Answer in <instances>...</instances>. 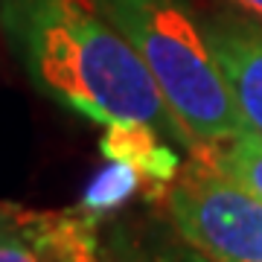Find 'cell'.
<instances>
[{"label": "cell", "mask_w": 262, "mask_h": 262, "mask_svg": "<svg viewBox=\"0 0 262 262\" xmlns=\"http://www.w3.org/2000/svg\"><path fill=\"white\" fill-rule=\"evenodd\" d=\"M32 82L88 120L140 122L187 149L149 67L94 0H3Z\"/></svg>", "instance_id": "obj_1"}, {"label": "cell", "mask_w": 262, "mask_h": 262, "mask_svg": "<svg viewBox=\"0 0 262 262\" xmlns=\"http://www.w3.org/2000/svg\"><path fill=\"white\" fill-rule=\"evenodd\" d=\"M149 67L187 149L195 155L245 131L204 24L184 0H94Z\"/></svg>", "instance_id": "obj_2"}, {"label": "cell", "mask_w": 262, "mask_h": 262, "mask_svg": "<svg viewBox=\"0 0 262 262\" xmlns=\"http://www.w3.org/2000/svg\"><path fill=\"white\" fill-rule=\"evenodd\" d=\"M169 219L207 262H262V198L195 160L169 184Z\"/></svg>", "instance_id": "obj_3"}, {"label": "cell", "mask_w": 262, "mask_h": 262, "mask_svg": "<svg viewBox=\"0 0 262 262\" xmlns=\"http://www.w3.org/2000/svg\"><path fill=\"white\" fill-rule=\"evenodd\" d=\"M204 32L242 114L245 128L262 134V24L219 18L204 24Z\"/></svg>", "instance_id": "obj_4"}, {"label": "cell", "mask_w": 262, "mask_h": 262, "mask_svg": "<svg viewBox=\"0 0 262 262\" xmlns=\"http://www.w3.org/2000/svg\"><path fill=\"white\" fill-rule=\"evenodd\" d=\"M29 245L41 262H99L96 219L79 207L73 213L15 210Z\"/></svg>", "instance_id": "obj_5"}, {"label": "cell", "mask_w": 262, "mask_h": 262, "mask_svg": "<svg viewBox=\"0 0 262 262\" xmlns=\"http://www.w3.org/2000/svg\"><path fill=\"white\" fill-rule=\"evenodd\" d=\"M160 131L140 125V122H122V125H108L102 137V155L114 163L137 169L143 178L155 181L160 187H169L178 178L181 160L178 155L160 143Z\"/></svg>", "instance_id": "obj_6"}, {"label": "cell", "mask_w": 262, "mask_h": 262, "mask_svg": "<svg viewBox=\"0 0 262 262\" xmlns=\"http://www.w3.org/2000/svg\"><path fill=\"white\" fill-rule=\"evenodd\" d=\"M195 160L215 166L227 178L251 189L256 198H262V134L245 128L230 143H222L204 155H195Z\"/></svg>", "instance_id": "obj_7"}, {"label": "cell", "mask_w": 262, "mask_h": 262, "mask_svg": "<svg viewBox=\"0 0 262 262\" xmlns=\"http://www.w3.org/2000/svg\"><path fill=\"white\" fill-rule=\"evenodd\" d=\"M140 184H143V175L137 169L111 160V166L105 169L99 178H94V184L88 187V192L82 198V210L88 215H94V219H99L105 213H114L117 207L125 204L140 189Z\"/></svg>", "instance_id": "obj_8"}, {"label": "cell", "mask_w": 262, "mask_h": 262, "mask_svg": "<svg viewBox=\"0 0 262 262\" xmlns=\"http://www.w3.org/2000/svg\"><path fill=\"white\" fill-rule=\"evenodd\" d=\"M0 262H41L9 207H0Z\"/></svg>", "instance_id": "obj_9"}, {"label": "cell", "mask_w": 262, "mask_h": 262, "mask_svg": "<svg viewBox=\"0 0 262 262\" xmlns=\"http://www.w3.org/2000/svg\"><path fill=\"white\" fill-rule=\"evenodd\" d=\"M120 262H207L201 259L195 251L184 253V251H151V253H131V256H122Z\"/></svg>", "instance_id": "obj_10"}, {"label": "cell", "mask_w": 262, "mask_h": 262, "mask_svg": "<svg viewBox=\"0 0 262 262\" xmlns=\"http://www.w3.org/2000/svg\"><path fill=\"white\" fill-rule=\"evenodd\" d=\"M227 3H233L239 6L242 12H248L256 24H262V0H227Z\"/></svg>", "instance_id": "obj_11"}]
</instances>
